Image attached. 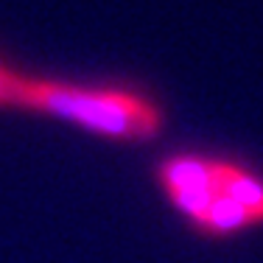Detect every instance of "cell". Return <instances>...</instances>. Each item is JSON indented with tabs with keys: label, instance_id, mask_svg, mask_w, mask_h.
<instances>
[{
	"label": "cell",
	"instance_id": "7a4b0ae2",
	"mask_svg": "<svg viewBox=\"0 0 263 263\" xmlns=\"http://www.w3.org/2000/svg\"><path fill=\"white\" fill-rule=\"evenodd\" d=\"M157 179L174 208L210 238L263 224V179L238 162L177 154L160 162Z\"/></svg>",
	"mask_w": 263,
	"mask_h": 263
},
{
	"label": "cell",
	"instance_id": "6da1fadb",
	"mask_svg": "<svg viewBox=\"0 0 263 263\" xmlns=\"http://www.w3.org/2000/svg\"><path fill=\"white\" fill-rule=\"evenodd\" d=\"M0 106L45 112L123 143H143L162 132V109L137 90L59 84L23 76L6 65H0Z\"/></svg>",
	"mask_w": 263,
	"mask_h": 263
}]
</instances>
